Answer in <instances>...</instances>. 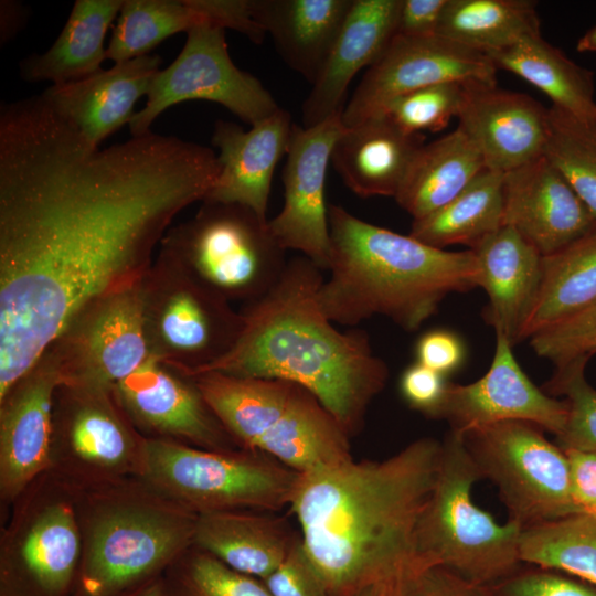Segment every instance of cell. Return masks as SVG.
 Wrapping results in <instances>:
<instances>
[{
  "label": "cell",
  "instance_id": "ee69618b",
  "mask_svg": "<svg viewBox=\"0 0 596 596\" xmlns=\"http://www.w3.org/2000/svg\"><path fill=\"white\" fill-rule=\"evenodd\" d=\"M260 582L272 596H330L300 534L283 562Z\"/></svg>",
  "mask_w": 596,
  "mask_h": 596
},
{
  "label": "cell",
  "instance_id": "30bf717a",
  "mask_svg": "<svg viewBox=\"0 0 596 596\" xmlns=\"http://www.w3.org/2000/svg\"><path fill=\"white\" fill-rule=\"evenodd\" d=\"M10 508L0 536V596H74L82 538L72 488L46 471Z\"/></svg>",
  "mask_w": 596,
  "mask_h": 596
},
{
  "label": "cell",
  "instance_id": "74e56055",
  "mask_svg": "<svg viewBox=\"0 0 596 596\" xmlns=\"http://www.w3.org/2000/svg\"><path fill=\"white\" fill-rule=\"evenodd\" d=\"M547 119L543 155L596 220V127L553 105L547 108Z\"/></svg>",
  "mask_w": 596,
  "mask_h": 596
},
{
  "label": "cell",
  "instance_id": "f6af8a7d",
  "mask_svg": "<svg viewBox=\"0 0 596 596\" xmlns=\"http://www.w3.org/2000/svg\"><path fill=\"white\" fill-rule=\"evenodd\" d=\"M395 596H490V593L488 586L435 565L411 574L402 582Z\"/></svg>",
  "mask_w": 596,
  "mask_h": 596
},
{
  "label": "cell",
  "instance_id": "d6986e66",
  "mask_svg": "<svg viewBox=\"0 0 596 596\" xmlns=\"http://www.w3.org/2000/svg\"><path fill=\"white\" fill-rule=\"evenodd\" d=\"M62 383L56 364L44 351L0 395V501L8 509L50 469L55 391Z\"/></svg>",
  "mask_w": 596,
  "mask_h": 596
},
{
  "label": "cell",
  "instance_id": "f5cc1de1",
  "mask_svg": "<svg viewBox=\"0 0 596 596\" xmlns=\"http://www.w3.org/2000/svg\"><path fill=\"white\" fill-rule=\"evenodd\" d=\"M115 596H161V577Z\"/></svg>",
  "mask_w": 596,
  "mask_h": 596
},
{
  "label": "cell",
  "instance_id": "db71d44e",
  "mask_svg": "<svg viewBox=\"0 0 596 596\" xmlns=\"http://www.w3.org/2000/svg\"><path fill=\"white\" fill-rule=\"evenodd\" d=\"M576 50L578 52H596V24L579 38Z\"/></svg>",
  "mask_w": 596,
  "mask_h": 596
},
{
  "label": "cell",
  "instance_id": "277c9868",
  "mask_svg": "<svg viewBox=\"0 0 596 596\" xmlns=\"http://www.w3.org/2000/svg\"><path fill=\"white\" fill-rule=\"evenodd\" d=\"M330 257L318 298L333 322L354 327L374 316L417 330L453 292L479 287L472 249L449 252L328 209Z\"/></svg>",
  "mask_w": 596,
  "mask_h": 596
},
{
  "label": "cell",
  "instance_id": "7dc6e473",
  "mask_svg": "<svg viewBox=\"0 0 596 596\" xmlns=\"http://www.w3.org/2000/svg\"><path fill=\"white\" fill-rule=\"evenodd\" d=\"M466 349L462 340L453 331L430 330L416 344L417 362L445 376L460 368Z\"/></svg>",
  "mask_w": 596,
  "mask_h": 596
},
{
  "label": "cell",
  "instance_id": "83f0119b",
  "mask_svg": "<svg viewBox=\"0 0 596 596\" xmlns=\"http://www.w3.org/2000/svg\"><path fill=\"white\" fill-rule=\"evenodd\" d=\"M354 0H252L253 17L285 63L316 82Z\"/></svg>",
  "mask_w": 596,
  "mask_h": 596
},
{
  "label": "cell",
  "instance_id": "4316f807",
  "mask_svg": "<svg viewBox=\"0 0 596 596\" xmlns=\"http://www.w3.org/2000/svg\"><path fill=\"white\" fill-rule=\"evenodd\" d=\"M423 146V135L407 134L377 114L344 129L330 163L356 195L395 198Z\"/></svg>",
  "mask_w": 596,
  "mask_h": 596
},
{
  "label": "cell",
  "instance_id": "9c48e42d",
  "mask_svg": "<svg viewBox=\"0 0 596 596\" xmlns=\"http://www.w3.org/2000/svg\"><path fill=\"white\" fill-rule=\"evenodd\" d=\"M201 203L192 217L170 226L158 251L231 302L259 299L288 262L268 220L237 203Z\"/></svg>",
  "mask_w": 596,
  "mask_h": 596
},
{
  "label": "cell",
  "instance_id": "603a6c76",
  "mask_svg": "<svg viewBox=\"0 0 596 596\" xmlns=\"http://www.w3.org/2000/svg\"><path fill=\"white\" fill-rule=\"evenodd\" d=\"M292 126L283 108L247 131L217 119L211 141L219 149L220 172L203 201L242 204L267 220L274 171L287 153Z\"/></svg>",
  "mask_w": 596,
  "mask_h": 596
},
{
  "label": "cell",
  "instance_id": "816d5d0a",
  "mask_svg": "<svg viewBox=\"0 0 596 596\" xmlns=\"http://www.w3.org/2000/svg\"><path fill=\"white\" fill-rule=\"evenodd\" d=\"M400 584L380 583L370 585L352 596H395Z\"/></svg>",
  "mask_w": 596,
  "mask_h": 596
},
{
  "label": "cell",
  "instance_id": "f1b7e54d",
  "mask_svg": "<svg viewBox=\"0 0 596 596\" xmlns=\"http://www.w3.org/2000/svg\"><path fill=\"white\" fill-rule=\"evenodd\" d=\"M268 512L233 510L198 514L193 545L234 571L259 581L286 557L299 533Z\"/></svg>",
  "mask_w": 596,
  "mask_h": 596
},
{
  "label": "cell",
  "instance_id": "8fae6325",
  "mask_svg": "<svg viewBox=\"0 0 596 596\" xmlns=\"http://www.w3.org/2000/svg\"><path fill=\"white\" fill-rule=\"evenodd\" d=\"M141 296L150 355L184 374L211 368L242 334L243 313L160 251L141 280Z\"/></svg>",
  "mask_w": 596,
  "mask_h": 596
},
{
  "label": "cell",
  "instance_id": "681fc988",
  "mask_svg": "<svg viewBox=\"0 0 596 596\" xmlns=\"http://www.w3.org/2000/svg\"><path fill=\"white\" fill-rule=\"evenodd\" d=\"M567 457L574 500L583 513L596 515V453L563 449Z\"/></svg>",
  "mask_w": 596,
  "mask_h": 596
},
{
  "label": "cell",
  "instance_id": "e0dca14e",
  "mask_svg": "<svg viewBox=\"0 0 596 596\" xmlns=\"http://www.w3.org/2000/svg\"><path fill=\"white\" fill-rule=\"evenodd\" d=\"M341 114L312 126L294 125L283 169L284 205L268 221L276 242L297 251L322 270L330 257L326 177L331 152L345 127Z\"/></svg>",
  "mask_w": 596,
  "mask_h": 596
},
{
  "label": "cell",
  "instance_id": "60d3db41",
  "mask_svg": "<svg viewBox=\"0 0 596 596\" xmlns=\"http://www.w3.org/2000/svg\"><path fill=\"white\" fill-rule=\"evenodd\" d=\"M462 87L461 83L423 87L393 98L377 114L384 115L407 134L436 132L457 117Z\"/></svg>",
  "mask_w": 596,
  "mask_h": 596
},
{
  "label": "cell",
  "instance_id": "4dcf8cb0",
  "mask_svg": "<svg viewBox=\"0 0 596 596\" xmlns=\"http://www.w3.org/2000/svg\"><path fill=\"white\" fill-rule=\"evenodd\" d=\"M483 170L479 151L457 127L418 150L394 199L413 220L422 219L454 200Z\"/></svg>",
  "mask_w": 596,
  "mask_h": 596
},
{
  "label": "cell",
  "instance_id": "f35d334b",
  "mask_svg": "<svg viewBox=\"0 0 596 596\" xmlns=\"http://www.w3.org/2000/svg\"><path fill=\"white\" fill-rule=\"evenodd\" d=\"M161 596H272L264 584L192 545L162 574Z\"/></svg>",
  "mask_w": 596,
  "mask_h": 596
},
{
  "label": "cell",
  "instance_id": "cb8c5ba5",
  "mask_svg": "<svg viewBox=\"0 0 596 596\" xmlns=\"http://www.w3.org/2000/svg\"><path fill=\"white\" fill-rule=\"evenodd\" d=\"M161 62L158 54L142 55L79 81L51 85L40 95L58 117L99 147L129 125L136 103L147 96Z\"/></svg>",
  "mask_w": 596,
  "mask_h": 596
},
{
  "label": "cell",
  "instance_id": "484cf974",
  "mask_svg": "<svg viewBox=\"0 0 596 596\" xmlns=\"http://www.w3.org/2000/svg\"><path fill=\"white\" fill-rule=\"evenodd\" d=\"M472 251L479 265V287L489 298L485 318L496 334L514 345L520 342L539 292L543 256L508 225L483 238Z\"/></svg>",
  "mask_w": 596,
  "mask_h": 596
},
{
  "label": "cell",
  "instance_id": "d6a6232c",
  "mask_svg": "<svg viewBox=\"0 0 596 596\" xmlns=\"http://www.w3.org/2000/svg\"><path fill=\"white\" fill-rule=\"evenodd\" d=\"M596 300V226L542 257V278L520 342Z\"/></svg>",
  "mask_w": 596,
  "mask_h": 596
},
{
  "label": "cell",
  "instance_id": "7a4b0ae2",
  "mask_svg": "<svg viewBox=\"0 0 596 596\" xmlns=\"http://www.w3.org/2000/svg\"><path fill=\"white\" fill-rule=\"evenodd\" d=\"M441 441L424 437L380 460L353 458L300 475L290 509L330 596H352L414 572L416 529Z\"/></svg>",
  "mask_w": 596,
  "mask_h": 596
},
{
  "label": "cell",
  "instance_id": "4fadbf2b",
  "mask_svg": "<svg viewBox=\"0 0 596 596\" xmlns=\"http://www.w3.org/2000/svg\"><path fill=\"white\" fill-rule=\"evenodd\" d=\"M143 437L114 389L61 383L53 403L49 472L71 487L141 477Z\"/></svg>",
  "mask_w": 596,
  "mask_h": 596
},
{
  "label": "cell",
  "instance_id": "9a60e30c",
  "mask_svg": "<svg viewBox=\"0 0 596 596\" xmlns=\"http://www.w3.org/2000/svg\"><path fill=\"white\" fill-rule=\"evenodd\" d=\"M64 384L114 389L151 356L141 281L88 302L44 350Z\"/></svg>",
  "mask_w": 596,
  "mask_h": 596
},
{
  "label": "cell",
  "instance_id": "d4e9b609",
  "mask_svg": "<svg viewBox=\"0 0 596 596\" xmlns=\"http://www.w3.org/2000/svg\"><path fill=\"white\" fill-rule=\"evenodd\" d=\"M402 0H354L316 82L302 104L304 127L341 114L348 87L372 66L396 35Z\"/></svg>",
  "mask_w": 596,
  "mask_h": 596
},
{
  "label": "cell",
  "instance_id": "6da1fadb",
  "mask_svg": "<svg viewBox=\"0 0 596 596\" xmlns=\"http://www.w3.org/2000/svg\"><path fill=\"white\" fill-rule=\"evenodd\" d=\"M220 172L152 130L99 149L41 95L0 108V395L88 302L138 284Z\"/></svg>",
  "mask_w": 596,
  "mask_h": 596
},
{
  "label": "cell",
  "instance_id": "11a10c76",
  "mask_svg": "<svg viewBox=\"0 0 596 596\" xmlns=\"http://www.w3.org/2000/svg\"><path fill=\"white\" fill-rule=\"evenodd\" d=\"M593 123H594V125H595V127H596V117L594 118Z\"/></svg>",
  "mask_w": 596,
  "mask_h": 596
},
{
  "label": "cell",
  "instance_id": "8d00e7d4",
  "mask_svg": "<svg viewBox=\"0 0 596 596\" xmlns=\"http://www.w3.org/2000/svg\"><path fill=\"white\" fill-rule=\"evenodd\" d=\"M520 561L568 573L596 587V515L578 513L529 526L520 536Z\"/></svg>",
  "mask_w": 596,
  "mask_h": 596
},
{
  "label": "cell",
  "instance_id": "5b68a950",
  "mask_svg": "<svg viewBox=\"0 0 596 596\" xmlns=\"http://www.w3.org/2000/svg\"><path fill=\"white\" fill-rule=\"evenodd\" d=\"M71 488L82 538L74 596L134 589L161 577L193 545L198 514L142 477Z\"/></svg>",
  "mask_w": 596,
  "mask_h": 596
},
{
  "label": "cell",
  "instance_id": "bcb514c9",
  "mask_svg": "<svg viewBox=\"0 0 596 596\" xmlns=\"http://www.w3.org/2000/svg\"><path fill=\"white\" fill-rule=\"evenodd\" d=\"M449 382L446 376L416 362L400 379V392L413 409L427 417L439 418Z\"/></svg>",
  "mask_w": 596,
  "mask_h": 596
},
{
  "label": "cell",
  "instance_id": "e575fe53",
  "mask_svg": "<svg viewBox=\"0 0 596 596\" xmlns=\"http://www.w3.org/2000/svg\"><path fill=\"white\" fill-rule=\"evenodd\" d=\"M540 33L532 0H448L437 34L487 56Z\"/></svg>",
  "mask_w": 596,
  "mask_h": 596
},
{
  "label": "cell",
  "instance_id": "c3c4849f",
  "mask_svg": "<svg viewBox=\"0 0 596 596\" xmlns=\"http://www.w3.org/2000/svg\"><path fill=\"white\" fill-rule=\"evenodd\" d=\"M448 0H402L396 35L426 38L437 34Z\"/></svg>",
  "mask_w": 596,
  "mask_h": 596
},
{
  "label": "cell",
  "instance_id": "7c38bea8",
  "mask_svg": "<svg viewBox=\"0 0 596 596\" xmlns=\"http://www.w3.org/2000/svg\"><path fill=\"white\" fill-rule=\"evenodd\" d=\"M464 436L481 478L497 486L509 520L525 529L583 513L572 493L565 451L538 425L507 421Z\"/></svg>",
  "mask_w": 596,
  "mask_h": 596
},
{
  "label": "cell",
  "instance_id": "f546056e",
  "mask_svg": "<svg viewBox=\"0 0 596 596\" xmlns=\"http://www.w3.org/2000/svg\"><path fill=\"white\" fill-rule=\"evenodd\" d=\"M124 0H76L61 33L44 53L20 62L21 77L31 83L65 84L102 70L107 58L106 33Z\"/></svg>",
  "mask_w": 596,
  "mask_h": 596
},
{
  "label": "cell",
  "instance_id": "d590c367",
  "mask_svg": "<svg viewBox=\"0 0 596 596\" xmlns=\"http://www.w3.org/2000/svg\"><path fill=\"white\" fill-rule=\"evenodd\" d=\"M209 23L204 0H124L107 46V60L126 62L180 32Z\"/></svg>",
  "mask_w": 596,
  "mask_h": 596
},
{
  "label": "cell",
  "instance_id": "7bdbcfd3",
  "mask_svg": "<svg viewBox=\"0 0 596 596\" xmlns=\"http://www.w3.org/2000/svg\"><path fill=\"white\" fill-rule=\"evenodd\" d=\"M488 588L490 596H596L595 587L544 567L514 572Z\"/></svg>",
  "mask_w": 596,
  "mask_h": 596
},
{
  "label": "cell",
  "instance_id": "5bb4252c",
  "mask_svg": "<svg viewBox=\"0 0 596 596\" xmlns=\"http://www.w3.org/2000/svg\"><path fill=\"white\" fill-rule=\"evenodd\" d=\"M225 31L204 23L187 32L181 52L169 66L157 73L146 105L130 120L131 136L151 130L158 116L187 100L217 103L251 126L280 108L254 75L233 63Z\"/></svg>",
  "mask_w": 596,
  "mask_h": 596
},
{
  "label": "cell",
  "instance_id": "8992f818",
  "mask_svg": "<svg viewBox=\"0 0 596 596\" xmlns=\"http://www.w3.org/2000/svg\"><path fill=\"white\" fill-rule=\"evenodd\" d=\"M190 376L242 448L264 453L300 473L352 458L350 437L306 387L215 371Z\"/></svg>",
  "mask_w": 596,
  "mask_h": 596
},
{
  "label": "cell",
  "instance_id": "3957f363",
  "mask_svg": "<svg viewBox=\"0 0 596 596\" xmlns=\"http://www.w3.org/2000/svg\"><path fill=\"white\" fill-rule=\"evenodd\" d=\"M322 272L302 255L290 258L276 285L244 305V328L235 347L203 372L297 383L351 438L385 387L389 368L373 352L366 331H340L326 316L318 298Z\"/></svg>",
  "mask_w": 596,
  "mask_h": 596
},
{
  "label": "cell",
  "instance_id": "836d02e7",
  "mask_svg": "<svg viewBox=\"0 0 596 596\" xmlns=\"http://www.w3.org/2000/svg\"><path fill=\"white\" fill-rule=\"evenodd\" d=\"M503 188L504 173L483 170L449 203L413 220L409 235L440 249L456 244L475 248L503 225Z\"/></svg>",
  "mask_w": 596,
  "mask_h": 596
},
{
  "label": "cell",
  "instance_id": "b9f144b4",
  "mask_svg": "<svg viewBox=\"0 0 596 596\" xmlns=\"http://www.w3.org/2000/svg\"><path fill=\"white\" fill-rule=\"evenodd\" d=\"M530 345L555 369L596 354V300L532 336Z\"/></svg>",
  "mask_w": 596,
  "mask_h": 596
},
{
  "label": "cell",
  "instance_id": "ba28073f",
  "mask_svg": "<svg viewBox=\"0 0 596 596\" xmlns=\"http://www.w3.org/2000/svg\"><path fill=\"white\" fill-rule=\"evenodd\" d=\"M300 472L245 448L217 451L146 438L141 477L196 514L274 512L291 504Z\"/></svg>",
  "mask_w": 596,
  "mask_h": 596
},
{
  "label": "cell",
  "instance_id": "7402d4cb",
  "mask_svg": "<svg viewBox=\"0 0 596 596\" xmlns=\"http://www.w3.org/2000/svg\"><path fill=\"white\" fill-rule=\"evenodd\" d=\"M503 225L542 256L588 233L596 220L561 172L542 155L504 173Z\"/></svg>",
  "mask_w": 596,
  "mask_h": 596
},
{
  "label": "cell",
  "instance_id": "2e32d148",
  "mask_svg": "<svg viewBox=\"0 0 596 596\" xmlns=\"http://www.w3.org/2000/svg\"><path fill=\"white\" fill-rule=\"evenodd\" d=\"M497 67L483 53L438 34L395 35L368 68L341 115L345 128L377 114L393 98L443 83H497Z\"/></svg>",
  "mask_w": 596,
  "mask_h": 596
},
{
  "label": "cell",
  "instance_id": "ac0fdd59",
  "mask_svg": "<svg viewBox=\"0 0 596 596\" xmlns=\"http://www.w3.org/2000/svg\"><path fill=\"white\" fill-rule=\"evenodd\" d=\"M114 390L127 416L146 438L217 451L242 448L214 414L193 377L164 362L150 356Z\"/></svg>",
  "mask_w": 596,
  "mask_h": 596
},
{
  "label": "cell",
  "instance_id": "44dd1931",
  "mask_svg": "<svg viewBox=\"0 0 596 596\" xmlns=\"http://www.w3.org/2000/svg\"><path fill=\"white\" fill-rule=\"evenodd\" d=\"M457 118L488 170L507 173L544 152L547 109L526 94L465 83Z\"/></svg>",
  "mask_w": 596,
  "mask_h": 596
},
{
  "label": "cell",
  "instance_id": "ab89813d",
  "mask_svg": "<svg viewBox=\"0 0 596 596\" xmlns=\"http://www.w3.org/2000/svg\"><path fill=\"white\" fill-rule=\"evenodd\" d=\"M586 364L575 361L555 369L542 390L552 396H566L568 415L564 430L556 437L558 446L596 453V390L585 377Z\"/></svg>",
  "mask_w": 596,
  "mask_h": 596
},
{
  "label": "cell",
  "instance_id": "52a82bcc",
  "mask_svg": "<svg viewBox=\"0 0 596 596\" xmlns=\"http://www.w3.org/2000/svg\"><path fill=\"white\" fill-rule=\"evenodd\" d=\"M482 479L465 436L449 430L441 441L437 473L416 529L417 567L444 566L473 583L489 586L514 573L523 528L498 523L472 500Z\"/></svg>",
  "mask_w": 596,
  "mask_h": 596
},
{
  "label": "cell",
  "instance_id": "1f68e13d",
  "mask_svg": "<svg viewBox=\"0 0 596 596\" xmlns=\"http://www.w3.org/2000/svg\"><path fill=\"white\" fill-rule=\"evenodd\" d=\"M488 57L498 68L513 73L552 100V105L593 121L596 99L592 72L546 42L541 33L528 35Z\"/></svg>",
  "mask_w": 596,
  "mask_h": 596
},
{
  "label": "cell",
  "instance_id": "f907efd6",
  "mask_svg": "<svg viewBox=\"0 0 596 596\" xmlns=\"http://www.w3.org/2000/svg\"><path fill=\"white\" fill-rule=\"evenodd\" d=\"M29 9L18 1L0 2V42L11 41L24 26L29 18Z\"/></svg>",
  "mask_w": 596,
  "mask_h": 596
},
{
  "label": "cell",
  "instance_id": "ffe728a7",
  "mask_svg": "<svg viewBox=\"0 0 596 596\" xmlns=\"http://www.w3.org/2000/svg\"><path fill=\"white\" fill-rule=\"evenodd\" d=\"M513 344L496 334L491 364L485 375L469 384L449 383L439 418L450 429L469 430L507 421L538 425L556 437L564 430L568 406L538 387L518 363Z\"/></svg>",
  "mask_w": 596,
  "mask_h": 596
}]
</instances>
